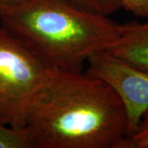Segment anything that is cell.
Returning <instances> with one entry per match:
<instances>
[{
    "instance_id": "cell-5",
    "label": "cell",
    "mask_w": 148,
    "mask_h": 148,
    "mask_svg": "<svg viewBox=\"0 0 148 148\" xmlns=\"http://www.w3.org/2000/svg\"><path fill=\"white\" fill-rule=\"evenodd\" d=\"M107 51L133 68L148 73V21L122 24L119 36Z\"/></svg>"
},
{
    "instance_id": "cell-10",
    "label": "cell",
    "mask_w": 148,
    "mask_h": 148,
    "mask_svg": "<svg viewBox=\"0 0 148 148\" xmlns=\"http://www.w3.org/2000/svg\"><path fill=\"white\" fill-rule=\"evenodd\" d=\"M27 0H0V16L24 3Z\"/></svg>"
},
{
    "instance_id": "cell-7",
    "label": "cell",
    "mask_w": 148,
    "mask_h": 148,
    "mask_svg": "<svg viewBox=\"0 0 148 148\" xmlns=\"http://www.w3.org/2000/svg\"><path fill=\"white\" fill-rule=\"evenodd\" d=\"M72 5L94 14L110 16L121 8L118 0H65Z\"/></svg>"
},
{
    "instance_id": "cell-8",
    "label": "cell",
    "mask_w": 148,
    "mask_h": 148,
    "mask_svg": "<svg viewBox=\"0 0 148 148\" xmlns=\"http://www.w3.org/2000/svg\"><path fill=\"white\" fill-rule=\"evenodd\" d=\"M129 143L131 148H148V109L143 113L130 135Z\"/></svg>"
},
{
    "instance_id": "cell-1",
    "label": "cell",
    "mask_w": 148,
    "mask_h": 148,
    "mask_svg": "<svg viewBox=\"0 0 148 148\" xmlns=\"http://www.w3.org/2000/svg\"><path fill=\"white\" fill-rule=\"evenodd\" d=\"M24 127L32 148H131L121 98L104 80L83 71L52 69Z\"/></svg>"
},
{
    "instance_id": "cell-2",
    "label": "cell",
    "mask_w": 148,
    "mask_h": 148,
    "mask_svg": "<svg viewBox=\"0 0 148 148\" xmlns=\"http://www.w3.org/2000/svg\"><path fill=\"white\" fill-rule=\"evenodd\" d=\"M0 25L51 69L83 71L89 58L109 50L122 24L65 0H27L0 16Z\"/></svg>"
},
{
    "instance_id": "cell-3",
    "label": "cell",
    "mask_w": 148,
    "mask_h": 148,
    "mask_svg": "<svg viewBox=\"0 0 148 148\" xmlns=\"http://www.w3.org/2000/svg\"><path fill=\"white\" fill-rule=\"evenodd\" d=\"M51 71L0 25V124L25 126L32 101Z\"/></svg>"
},
{
    "instance_id": "cell-4",
    "label": "cell",
    "mask_w": 148,
    "mask_h": 148,
    "mask_svg": "<svg viewBox=\"0 0 148 148\" xmlns=\"http://www.w3.org/2000/svg\"><path fill=\"white\" fill-rule=\"evenodd\" d=\"M86 73L104 80L119 95L127 111L129 137L148 109V73L135 69L110 52L93 54Z\"/></svg>"
},
{
    "instance_id": "cell-6",
    "label": "cell",
    "mask_w": 148,
    "mask_h": 148,
    "mask_svg": "<svg viewBox=\"0 0 148 148\" xmlns=\"http://www.w3.org/2000/svg\"><path fill=\"white\" fill-rule=\"evenodd\" d=\"M0 148H32L27 128L0 124Z\"/></svg>"
},
{
    "instance_id": "cell-9",
    "label": "cell",
    "mask_w": 148,
    "mask_h": 148,
    "mask_svg": "<svg viewBox=\"0 0 148 148\" xmlns=\"http://www.w3.org/2000/svg\"><path fill=\"white\" fill-rule=\"evenodd\" d=\"M121 8L138 17L148 18V0H118Z\"/></svg>"
}]
</instances>
